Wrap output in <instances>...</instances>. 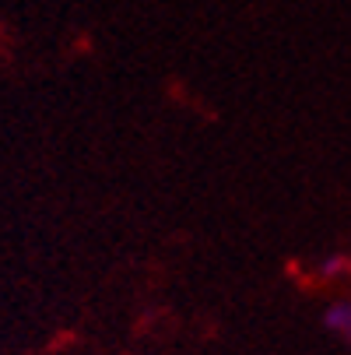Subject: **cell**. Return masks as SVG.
Here are the masks:
<instances>
[{"label": "cell", "mask_w": 351, "mask_h": 355, "mask_svg": "<svg viewBox=\"0 0 351 355\" xmlns=\"http://www.w3.org/2000/svg\"><path fill=\"white\" fill-rule=\"evenodd\" d=\"M323 324H327L330 334L351 341V302H334V306L323 313Z\"/></svg>", "instance_id": "6da1fadb"}, {"label": "cell", "mask_w": 351, "mask_h": 355, "mask_svg": "<svg viewBox=\"0 0 351 355\" xmlns=\"http://www.w3.org/2000/svg\"><path fill=\"white\" fill-rule=\"evenodd\" d=\"M337 271H344V261H341V257H330V261L320 268V275H327V278H330V275H337Z\"/></svg>", "instance_id": "7a4b0ae2"}]
</instances>
